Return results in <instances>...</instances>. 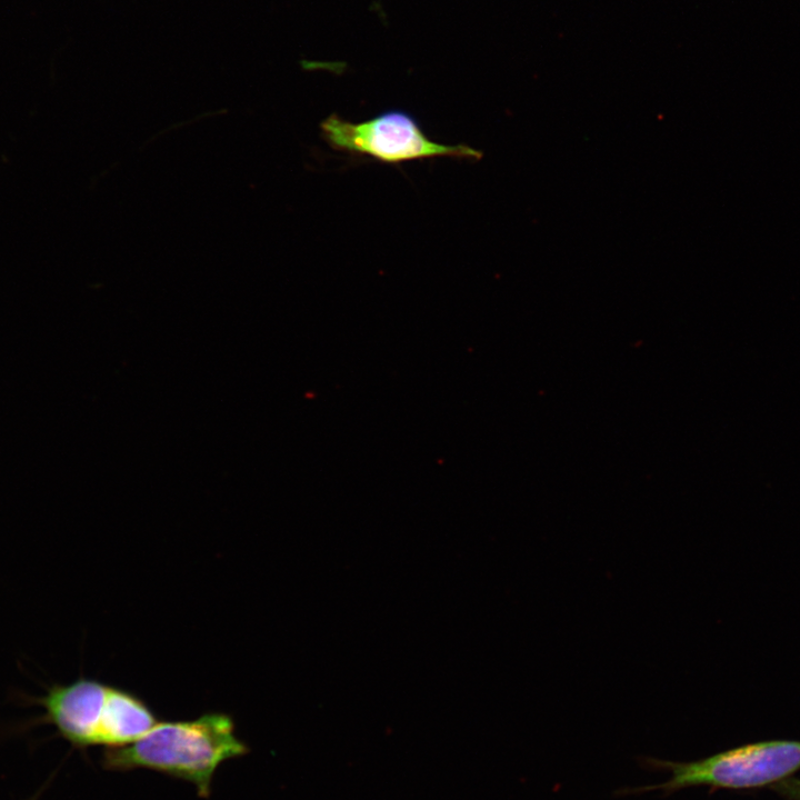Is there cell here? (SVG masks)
<instances>
[{
    "label": "cell",
    "mask_w": 800,
    "mask_h": 800,
    "mask_svg": "<svg viewBox=\"0 0 800 800\" xmlns=\"http://www.w3.org/2000/svg\"><path fill=\"white\" fill-rule=\"evenodd\" d=\"M247 753L231 718L207 713L194 720L158 722L137 741L107 749L102 764L109 770L142 768L179 778L207 798L219 766Z\"/></svg>",
    "instance_id": "6da1fadb"
},
{
    "label": "cell",
    "mask_w": 800,
    "mask_h": 800,
    "mask_svg": "<svg viewBox=\"0 0 800 800\" xmlns=\"http://www.w3.org/2000/svg\"><path fill=\"white\" fill-rule=\"evenodd\" d=\"M648 769L666 771L670 778L654 786L624 789L621 794L653 790L664 796L689 787L704 786L728 790H751L772 787L800 770L799 740H764L739 746L707 758L678 762L642 758Z\"/></svg>",
    "instance_id": "7a4b0ae2"
},
{
    "label": "cell",
    "mask_w": 800,
    "mask_h": 800,
    "mask_svg": "<svg viewBox=\"0 0 800 800\" xmlns=\"http://www.w3.org/2000/svg\"><path fill=\"white\" fill-rule=\"evenodd\" d=\"M320 130L332 149L386 163L436 157L480 160L483 156L467 144H442L429 139L418 121L401 110H389L362 122L331 114L321 121Z\"/></svg>",
    "instance_id": "3957f363"
},
{
    "label": "cell",
    "mask_w": 800,
    "mask_h": 800,
    "mask_svg": "<svg viewBox=\"0 0 800 800\" xmlns=\"http://www.w3.org/2000/svg\"><path fill=\"white\" fill-rule=\"evenodd\" d=\"M109 686L87 678L53 684L44 696L31 699L43 713L34 723L51 724L72 747H94Z\"/></svg>",
    "instance_id": "277c9868"
},
{
    "label": "cell",
    "mask_w": 800,
    "mask_h": 800,
    "mask_svg": "<svg viewBox=\"0 0 800 800\" xmlns=\"http://www.w3.org/2000/svg\"><path fill=\"white\" fill-rule=\"evenodd\" d=\"M158 723L153 712L136 696L109 687L94 747L107 749L132 743Z\"/></svg>",
    "instance_id": "5b68a950"
},
{
    "label": "cell",
    "mask_w": 800,
    "mask_h": 800,
    "mask_svg": "<svg viewBox=\"0 0 800 800\" xmlns=\"http://www.w3.org/2000/svg\"><path fill=\"white\" fill-rule=\"evenodd\" d=\"M786 800H800V779L788 778L771 787Z\"/></svg>",
    "instance_id": "8992f818"
},
{
    "label": "cell",
    "mask_w": 800,
    "mask_h": 800,
    "mask_svg": "<svg viewBox=\"0 0 800 800\" xmlns=\"http://www.w3.org/2000/svg\"><path fill=\"white\" fill-rule=\"evenodd\" d=\"M30 800H37V796H36V797H33V798H32V799H30Z\"/></svg>",
    "instance_id": "52a82bcc"
}]
</instances>
